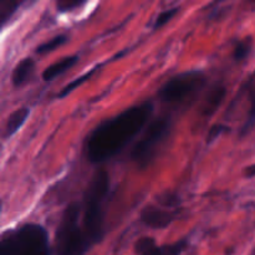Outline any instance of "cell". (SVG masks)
Segmentation results:
<instances>
[{
  "label": "cell",
  "instance_id": "ac0fdd59",
  "mask_svg": "<svg viewBox=\"0 0 255 255\" xmlns=\"http://www.w3.org/2000/svg\"><path fill=\"white\" fill-rule=\"evenodd\" d=\"M86 0H57V7L60 11H69V10L80 6Z\"/></svg>",
  "mask_w": 255,
  "mask_h": 255
},
{
  "label": "cell",
  "instance_id": "9a60e30c",
  "mask_svg": "<svg viewBox=\"0 0 255 255\" xmlns=\"http://www.w3.org/2000/svg\"><path fill=\"white\" fill-rule=\"evenodd\" d=\"M252 45L251 40H244V41H239L234 47V59L236 60H244L248 57L249 52H251Z\"/></svg>",
  "mask_w": 255,
  "mask_h": 255
},
{
  "label": "cell",
  "instance_id": "d6986e66",
  "mask_svg": "<svg viewBox=\"0 0 255 255\" xmlns=\"http://www.w3.org/2000/svg\"><path fill=\"white\" fill-rule=\"evenodd\" d=\"M226 128L227 127L223 126V125H217V126H214L213 128L211 129V132H209L208 141H213V139L217 138V137H218L222 132L226 131Z\"/></svg>",
  "mask_w": 255,
  "mask_h": 255
},
{
  "label": "cell",
  "instance_id": "8992f818",
  "mask_svg": "<svg viewBox=\"0 0 255 255\" xmlns=\"http://www.w3.org/2000/svg\"><path fill=\"white\" fill-rule=\"evenodd\" d=\"M206 84V76L202 71L191 70L181 72L171 77L159 89L158 97L163 102L168 104H179L186 101L196 92H198Z\"/></svg>",
  "mask_w": 255,
  "mask_h": 255
},
{
  "label": "cell",
  "instance_id": "2e32d148",
  "mask_svg": "<svg viewBox=\"0 0 255 255\" xmlns=\"http://www.w3.org/2000/svg\"><path fill=\"white\" fill-rule=\"evenodd\" d=\"M94 71H95V70H94ZM94 71H90V72H87V74L82 75V76H80L79 79H76V80H75V81L70 82V84L67 85V86H65L64 89H62V91L59 94L60 99H62V97H65V96H66V95L71 94V92L74 91V90L76 89V87H79L80 85L84 84L85 81H87V80H89V77L91 76L92 72H94Z\"/></svg>",
  "mask_w": 255,
  "mask_h": 255
},
{
  "label": "cell",
  "instance_id": "ffe728a7",
  "mask_svg": "<svg viewBox=\"0 0 255 255\" xmlns=\"http://www.w3.org/2000/svg\"><path fill=\"white\" fill-rule=\"evenodd\" d=\"M247 176H248L249 178H252V177L254 176V167L253 166H251L248 168V173H247Z\"/></svg>",
  "mask_w": 255,
  "mask_h": 255
},
{
  "label": "cell",
  "instance_id": "52a82bcc",
  "mask_svg": "<svg viewBox=\"0 0 255 255\" xmlns=\"http://www.w3.org/2000/svg\"><path fill=\"white\" fill-rule=\"evenodd\" d=\"M181 209V198L176 193L167 192L157 198V204L144 207L139 219L149 228L164 229L178 218Z\"/></svg>",
  "mask_w": 255,
  "mask_h": 255
},
{
  "label": "cell",
  "instance_id": "5b68a950",
  "mask_svg": "<svg viewBox=\"0 0 255 255\" xmlns=\"http://www.w3.org/2000/svg\"><path fill=\"white\" fill-rule=\"evenodd\" d=\"M172 121L168 116L158 117L154 120L142 136V138L134 144L131 152V159L138 168H146L151 164L171 132Z\"/></svg>",
  "mask_w": 255,
  "mask_h": 255
},
{
  "label": "cell",
  "instance_id": "6da1fadb",
  "mask_svg": "<svg viewBox=\"0 0 255 255\" xmlns=\"http://www.w3.org/2000/svg\"><path fill=\"white\" fill-rule=\"evenodd\" d=\"M153 112L151 101L132 106L100 124L87 137L85 153L92 163H101L119 153L142 131Z\"/></svg>",
  "mask_w": 255,
  "mask_h": 255
},
{
  "label": "cell",
  "instance_id": "8fae6325",
  "mask_svg": "<svg viewBox=\"0 0 255 255\" xmlns=\"http://www.w3.org/2000/svg\"><path fill=\"white\" fill-rule=\"evenodd\" d=\"M77 61H79V57H77L76 55L64 57V59L60 60V61L52 64L51 66H49L44 72H42V80H44V81H52V80L56 79L57 76H60V75H62L64 72H66L67 70L71 69Z\"/></svg>",
  "mask_w": 255,
  "mask_h": 255
},
{
  "label": "cell",
  "instance_id": "277c9868",
  "mask_svg": "<svg viewBox=\"0 0 255 255\" xmlns=\"http://www.w3.org/2000/svg\"><path fill=\"white\" fill-rule=\"evenodd\" d=\"M90 244L80 223V203L69 204L62 213L56 231L57 255H85Z\"/></svg>",
  "mask_w": 255,
  "mask_h": 255
},
{
  "label": "cell",
  "instance_id": "3957f363",
  "mask_svg": "<svg viewBox=\"0 0 255 255\" xmlns=\"http://www.w3.org/2000/svg\"><path fill=\"white\" fill-rule=\"evenodd\" d=\"M0 255H50L47 232L36 223L10 231L0 241Z\"/></svg>",
  "mask_w": 255,
  "mask_h": 255
},
{
  "label": "cell",
  "instance_id": "ba28073f",
  "mask_svg": "<svg viewBox=\"0 0 255 255\" xmlns=\"http://www.w3.org/2000/svg\"><path fill=\"white\" fill-rule=\"evenodd\" d=\"M186 241H179L176 243L158 246L153 238L143 237L134 244V251L137 255H181L186 249Z\"/></svg>",
  "mask_w": 255,
  "mask_h": 255
},
{
  "label": "cell",
  "instance_id": "9c48e42d",
  "mask_svg": "<svg viewBox=\"0 0 255 255\" xmlns=\"http://www.w3.org/2000/svg\"><path fill=\"white\" fill-rule=\"evenodd\" d=\"M35 69V61L31 57H25L22 59L19 64L15 66L14 71L11 75V81L12 85L15 87H19L21 85H24L27 80L30 79V76L32 75Z\"/></svg>",
  "mask_w": 255,
  "mask_h": 255
},
{
  "label": "cell",
  "instance_id": "e0dca14e",
  "mask_svg": "<svg viewBox=\"0 0 255 255\" xmlns=\"http://www.w3.org/2000/svg\"><path fill=\"white\" fill-rule=\"evenodd\" d=\"M177 11H178V9L173 7V9H168L166 10V11L161 12V14L158 15V17L156 19V22H154V29H159V27L166 25L168 21H171V20L173 19L174 15L177 14Z\"/></svg>",
  "mask_w": 255,
  "mask_h": 255
},
{
  "label": "cell",
  "instance_id": "5bb4252c",
  "mask_svg": "<svg viewBox=\"0 0 255 255\" xmlns=\"http://www.w3.org/2000/svg\"><path fill=\"white\" fill-rule=\"evenodd\" d=\"M66 40H67L66 35H57V36L52 37L51 40H49V41L40 45V46L36 49V52L37 54L42 55V54H47V52L54 51V50H56L57 47L64 45L65 42H66Z\"/></svg>",
  "mask_w": 255,
  "mask_h": 255
},
{
  "label": "cell",
  "instance_id": "30bf717a",
  "mask_svg": "<svg viewBox=\"0 0 255 255\" xmlns=\"http://www.w3.org/2000/svg\"><path fill=\"white\" fill-rule=\"evenodd\" d=\"M227 89L223 85H218V86H214L211 91L208 92L206 97V102L203 105V115L204 116H212L214 112L218 110V107L221 106L222 102H223L224 97H226Z\"/></svg>",
  "mask_w": 255,
  "mask_h": 255
},
{
  "label": "cell",
  "instance_id": "7a4b0ae2",
  "mask_svg": "<svg viewBox=\"0 0 255 255\" xmlns=\"http://www.w3.org/2000/svg\"><path fill=\"white\" fill-rule=\"evenodd\" d=\"M110 194V176L106 171L96 172L80 203V223L90 247L100 243L105 236V209Z\"/></svg>",
  "mask_w": 255,
  "mask_h": 255
},
{
  "label": "cell",
  "instance_id": "7c38bea8",
  "mask_svg": "<svg viewBox=\"0 0 255 255\" xmlns=\"http://www.w3.org/2000/svg\"><path fill=\"white\" fill-rule=\"evenodd\" d=\"M30 115V110L27 107H21V109H17L16 111L12 112L9 116L6 124V134L7 136H12L14 133H16L20 129V127L26 122L27 117Z\"/></svg>",
  "mask_w": 255,
  "mask_h": 255
},
{
  "label": "cell",
  "instance_id": "4fadbf2b",
  "mask_svg": "<svg viewBox=\"0 0 255 255\" xmlns=\"http://www.w3.org/2000/svg\"><path fill=\"white\" fill-rule=\"evenodd\" d=\"M19 5V0H0V29L10 19Z\"/></svg>",
  "mask_w": 255,
  "mask_h": 255
}]
</instances>
